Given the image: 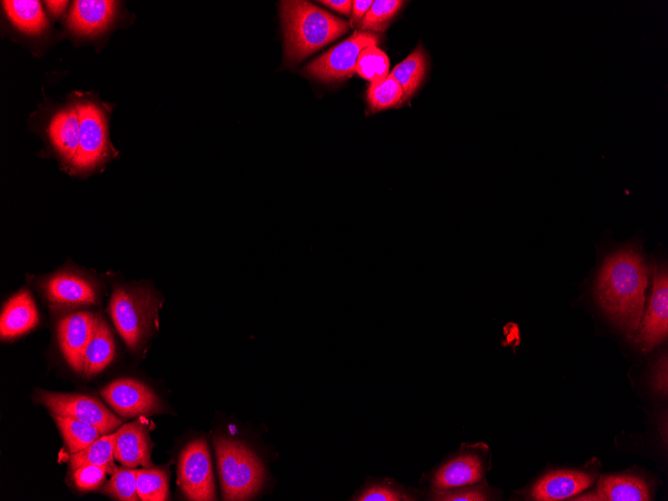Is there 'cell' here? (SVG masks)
<instances>
[{
    "instance_id": "8",
    "label": "cell",
    "mask_w": 668,
    "mask_h": 501,
    "mask_svg": "<svg viewBox=\"0 0 668 501\" xmlns=\"http://www.w3.org/2000/svg\"><path fill=\"white\" fill-rule=\"evenodd\" d=\"M37 401L53 414L70 416L85 421L99 429L102 435L120 427L122 421L93 397L40 390Z\"/></svg>"
},
{
    "instance_id": "7",
    "label": "cell",
    "mask_w": 668,
    "mask_h": 501,
    "mask_svg": "<svg viewBox=\"0 0 668 501\" xmlns=\"http://www.w3.org/2000/svg\"><path fill=\"white\" fill-rule=\"evenodd\" d=\"M178 482L189 500L216 499L212 463L207 442L191 441L182 451L178 466Z\"/></svg>"
},
{
    "instance_id": "12",
    "label": "cell",
    "mask_w": 668,
    "mask_h": 501,
    "mask_svg": "<svg viewBox=\"0 0 668 501\" xmlns=\"http://www.w3.org/2000/svg\"><path fill=\"white\" fill-rule=\"evenodd\" d=\"M48 300L56 306L77 307L94 304L96 291L85 277L73 272H60L44 284Z\"/></svg>"
},
{
    "instance_id": "2",
    "label": "cell",
    "mask_w": 668,
    "mask_h": 501,
    "mask_svg": "<svg viewBox=\"0 0 668 501\" xmlns=\"http://www.w3.org/2000/svg\"><path fill=\"white\" fill-rule=\"evenodd\" d=\"M280 17L284 59L290 66L299 64L349 29L346 21L308 1H281Z\"/></svg>"
},
{
    "instance_id": "15",
    "label": "cell",
    "mask_w": 668,
    "mask_h": 501,
    "mask_svg": "<svg viewBox=\"0 0 668 501\" xmlns=\"http://www.w3.org/2000/svg\"><path fill=\"white\" fill-rule=\"evenodd\" d=\"M590 474L572 471H553L542 477L533 487L531 496L539 501H556L574 497L593 483Z\"/></svg>"
},
{
    "instance_id": "5",
    "label": "cell",
    "mask_w": 668,
    "mask_h": 501,
    "mask_svg": "<svg viewBox=\"0 0 668 501\" xmlns=\"http://www.w3.org/2000/svg\"><path fill=\"white\" fill-rule=\"evenodd\" d=\"M378 35L356 31L349 38L335 45L308 63L303 74L323 82H339L356 73L358 58L367 47L377 45Z\"/></svg>"
},
{
    "instance_id": "20",
    "label": "cell",
    "mask_w": 668,
    "mask_h": 501,
    "mask_svg": "<svg viewBox=\"0 0 668 501\" xmlns=\"http://www.w3.org/2000/svg\"><path fill=\"white\" fill-rule=\"evenodd\" d=\"M115 344L107 323L97 317L94 332L83 353L82 373L93 376L104 370L113 360Z\"/></svg>"
},
{
    "instance_id": "22",
    "label": "cell",
    "mask_w": 668,
    "mask_h": 501,
    "mask_svg": "<svg viewBox=\"0 0 668 501\" xmlns=\"http://www.w3.org/2000/svg\"><path fill=\"white\" fill-rule=\"evenodd\" d=\"M2 3L9 19L20 30L36 34L46 27L47 21L39 1L8 0Z\"/></svg>"
},
{
    "instance_id": "32",
    "label": "cell",
    "mask_w": 668,
    "mask_h": 501,
    "mask_svg": "<svg viewBox=\"0 0 668 501\" xmlns=\"http://www.w3.org/2000/svg\"><path fill=\"white\" fill-rule=\"evenodd\" d=\"M116 468L106 465H84L74 469L73 480L81 490H92L97 488L104 480L108 472Z\"/></svg>"
},
{
    "instance_id": "14",
    "label": "cell",
    "mask_w": 668,
    "mask_h": 501,
    "mask_svg": "<svg viewBox=\"0 0 668 501\" xmlns=\"http://www.w3.org/2000/svg\"><path fill=\"white\" fill-rule=\"evenodd\" d=\"M114 457L125 467H149L150 442L141 420L127 423L116 431Z\"/></svg>"
},
{
    "instance_id": "28",
    "label": "cell",
    "mask_w": 668,
    "mask_h": 501,
    "mask_svg": "<svg viewBox=\"0 0 668 501\" xmlns=\"http://www.w3.org/2000/svg\"><path fill=\"white\" fill-rule=\"evenodd\" d=\"M404 1L376 0L359 24L362 31L382 32L403 6Z\"/></svg>"
},
{
    "instance_id": "9",
    "label": "cell",
    "mask_w": 668,
    "mask_h": 501,
    "mask_svg": "<svg viewBox=\"0 0 668 501\" xmlns=\"http://www.w3.org/2000/svg\"><path fill=\"white\" fill-rule=\"evenodd\" d=\"M653 285L646 314L643 315L636 344L644 352L661 344L668 333V273L665 265H655Z\"/></svg>"
},
{
    "instance_id": "24",
    "label": "cell",
    "mask_w": 668,
    "mask_h": 501,
    "mask_svg": "<svg viewBox=\"0 0 668 501\" xmlns=\"http://www.w3.org/2000/svg\"><path fill=\"white\" fill-rule=\"evenodd\" d=\"M116 432L100 436L86 448L71 453L69 465L74 470L84 465L114 466Z\"/></svg>"
},
{
    "instance_id": "35",
    "label": "cell",
    "mask_w": 668,
    "mask_h": 501,
    "mask_svg": "<svg viewBox=\"0 0 668 501\" xmlns=\"http://www.w3.org/2000/svg\"><path fill=\"white\" fill-rule=\"evenodd\" d=\"M324 5L328 6L330 9L349 15L352 10L353 1L351 0H325L320 1Z\"/></svg>"
},
{
    "instance_id": "33",
    "label": "cell",
    "mask_w": 668,
    "mask_h": 501,
    "mask_svg": "<svg viewBox=\"0 0 668 501\" xmlns=\"http://www.w3.org/2000/svg\"><path fill=\"white\" fill-rule=\"evenodd\" d=\"M653 386L655 390L663 395H667V356L664 354L658 362L653 377Z\"/></svg>"
},
{
    "instance_id": "25",
    "label": "cell",
    "mask_w": 668,
    "mask_h": 501,
    "mask_svg": "<svg viewBox=\"0 0 668 501\" xmlns=\"http://www.w3.org/2000/svg\"><path fill=\"white\" fill-rule=\"evenodd\" d=\"M403 89L390 75L371 83L367 91V101L373 111H380L403 103Z\"/></svg>"
},
{
    "instance_id": "10",
    "label": "cell",
    "mask_w": 668,
    "mask_h": 501,
    "mask_svg": "<svg viewBox=\"0 0 668 501\" xmlns=\"http://www.w3.org/2000/svg\"><path fill=\"white\" fill-rule=\"evenodd\" d=\"M104 400L123 417L152 414L160 410L157 395L144 383L130 379H118L101 390Z\"/></svg>"
},
{
    "instance_id": "27",
    "label": "cell",
    "mask_w": 668,
    "mask_h": 501,
    "mask_svg": "<svg viewBox=\"0 0 668 501\" xmlns=\"http://www.w3.org/2000/svg\"><path fill=\"white\" fill-rule=\"evenodd\" d=\"M418 490L390 480L374 483L364 489L355 500L359 501H415Z\"/></svg>"
},
{
    "instance_id": "17",
    "label": "cell",
    "mask_w": 668,
    "mask_h": 501,
    "mask_svg": "<svg viewBox=\"0 0 668 501\" xmlns=\"http://www.w3.org/2000/svg\"><path fill=\"white\" fill-rule=\"evenodd\" d=\"M38 320V311L32 296L27 290H21L8 300L1 312V338L18 337L34 328Z\"/></svg>"
},
{
    "instance_id": "19",
    "label": "cell",
    "mask_w": 668,
    "mask_h": 501,
    "mask_svg": "<svg viewBox=\"0 0 668 501\" xmlns=\"http://www.w3.org/2000/svg\"><path fill=\"white\" fill-rule=\"evenodd\" d=\"M50 139L67 162L74 160L80 139V117L76 105L59 110L49 125Z\"/></svg>"
},
{
    "instance_id": "26",
    "label": "cell",
    "mask_w": 668,
    "mask_h": 501,
    "mask_svg": "<svg viewBox=\"0 0 668 501\" xmlns=\"http://www.w3.org/2000/svg\"><path fill=\"white\" fill-rule=\"evenodd\" d=\"M136 487L142 501H164L168 496L165 471L156 468L137 469Z\"/></svg>"
},
{
    "instance_id": "36",
    "label": "cell",
    "mask_w": 668,
    "mask_h": 501,
    "mask_svg": "<svg viewBox=\"0 0 668 501\" xmlns=\"http://www.w3.org/2000/svg\"><path fill=\"white\" fill-rule=\"evenodd\" d=\"M49 11L54 15L61 14L66 8L68 1H45Z\"/></svg>"
},
{
    "instance_id": "1",
    "label": "cell",
    "mask_w": 668,
    "mask_h": 501,
    "mask_svg": "<svg viewBox=\"0 0 668 501\" xmlns=\"http://www.w3.org/2000/svg\"><path fill=\"white\" fill-rule=\"evenodd\" d=\"M648 276L649 267L636 245L610 253L598 273L596 301L608 319L628 335L640 327Z\"/></svg>"
},
{
    "instance_id": "23",
    "label": "cell",
    "mask_w": 668,
    "mask_h": 501,
    "mask_svg": "<svg viewBox=\"0 0 668 501\" xmlns=\"http://www.w3.org/2000/svg\"><path fill=\"white\" fill-rule=\"evenodd\" d=\"M53 419L70 453L86 448L102 435L95 426L74 417L53 414Z\"/></svg>"
},
{
    "instance_id": "16",
    "label": "cell",
    "mask_w": 668,
    "mask_h": 501,
    "mask_svg": "<svg viewBox=\"0 0 668 501\" xmlns=\"http://www.w3.org/2000/svg\"><path fill=\"white\" fill-rule=\"evenodd\" d=\"M572 500L577 501H647L651 500L645 481L634 476H604L599 480L596 490Z\"/></svg>"
},
{
    "instance_id": "18",
    "label": "cell",
    "mask_w": 668,
    "mask_h": 501,
    "mask_svg": "<svg viewBox=\"0 0 668 501\" xmlns=\"http://www.w3.org/2000/svg\"><path fill=\"white\" fill-rule=\"evenodd\" d=\"M115 7V2L108 0L75 1L68 18L69 27L80 35L95 34L111 21Z\"/></svg>"
},
{
    "instance_id": "29",
    "label": "cell",
    "mask_w": 668,
    "mask_h": 501,
    "mask_svg": "<svg viewBox=\"0 0 668 501\" xmlns=\"http://www.w3.org/2000/svg\"><path fill=\"white\" fill-rule=\"evenodd\" d=\"M389 59L384 51L373 45L362 51L358 58L356 73L371 83L388 76Z\"/></svg>"
},
{
    "instance_id": "3",
    "label": "cell",
    "mask_w": 668,
    "mask_h": 501,
    "mask_svg": "<svg viewBox=\"0 0 668 501\" xmlns=\"http://www.w3.org/2000/svg\"><path fill=\"white\" fill-rule=\"evenodd\" d=\"M162 301L144 288L117 287L109 311L113 323L130 349L139 348L157 329Z\"/></svg>"
},
{
    "instance_id": "11",
    "label": "cell",
    "mask_w": 668,
    "mask_h": 501,
    "mask_svg": "<svg viewBox=\"0 0 668 501\" xmlns=\"http://www.w3.org/2000/svg\"><path fill=\"white\" fill-rule=\"evenodd\" d=\"M97 317L90 312L79 311L65 316L58 323L60 349L76 372L82 373L83 353L94 332Z\"/></svg>"
},
{
    "instance_id": "31",
    "label": "cell",
    "mask_w": 668,
    "mask_h": 501,
    "mask_svg": "<svg viewBox=\"0 0 668 501\" xmlns=\"http://www.w3.org/2000/svg\"><path fill=\"white\" fill-rule=\"evenodd\" d=\"M428 498L436 501H485L490 500L491 496L482 486H464L447 490L432 489Z\"/></svg>"
},
{
    "instance_id": "6",
    "label": "cell",
    "mask_w": 668,
    "mask_h": 501,
    "mask_svg": "<svg viewBox=\"0 0 668 501\" xmlns=\"http://www.w3.org/2000/svg\"><path fill=\"white\" fill-rule=\"evenodd\" d=\"M80 117V139L72 166L77 171H88L110 154L105 115L98 105L81 100L76 104Z\"/></svg>"
},
{
    "instance_id": "30",
    "label": "cell",
    "mask_w": 668,
    "mask_h": 501,
    "mask_svg": "<svg viewBox=\"0 0 668 501\" xmlns=\"http://www.w3.org/2000/svg\"><path fill=\"white\" fill-rule=\"evenodd\" d=\"M137 469L116 468L105 491L112 497L122 501H137L139 496L136 487Z\"/></svg>"
},
{
    "instance_id": "4",
    "label": "cell",
    "mask_w": 668,
    "mask_h": 501,
    "mask_svg": "<svg viewBox=\"0 0 668 501\" xmlns=\"http://www.w3.org/2000/svg\"><path fill=\"white\" fill-rule=\"evenodd\" d=\"M214 446L225 500H245L260 488L264 471L256 455L242 443L217 436Z\"/></svg>"
},
{
    "instance_id": "13",
    "label": "cell",
    "mask_w": 668,
    "mask_h": 501,
    "mask_svg": "<svg viewBox=\"0 0 668 501\" xmlns=\"http://www.w3.org/2000/svg\"><path fill=\"white\" fill-rule=\"evenodd\" d=\"M484 474V465L480 456L474 453L458 455L440 468L431 477V487L437 490L470 486L479 482Z\"/></svg>"
},
{
    "instance_id": "21",
    "label": "cell",
    "mask_w": 668,
    "mask_h": 501,
    "mask_svg": "<svg viewBox=\"0 0 668 501\" xmlns=\"http://www.w3.org/2000/svg\"><path fill=\"white\" fill-rule=\"evenodd\" d=\"M426 67V57L423 49L419 46L391 71L390 75L403 89V102L417 91L424 79Z\"/></svg>"
},
{
    "instance_id": "34",
    "label": "cell",
    "mask_w": 668,
    "mask_h": 501,
    "mask_svg": "<svg viewBox=\"0 0 668 501\" xmlns=\"http://www.w3.org/2000/svg\"><path fill=\"white\" fill-rule=\"evenodd\" d=\"M373 1L370 0H355L352 4L351 21L352 26L360 24L366 13L370 9Z\"/></svg>"
}]
</instances>
